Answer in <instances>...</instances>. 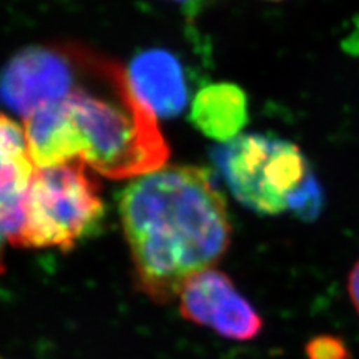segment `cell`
<instances>
[{
  "label": "cell",
  "mask_w": 359,
  "mask_h": 359,
  "mask_svg": "<svg viewBox=\"0 0 359 359\" xmlns=\"http://www.w3.org/2000/svg\"><path fill=\"white\" fill-rule=\"evenodd\" d=\"M118 205L137 285L156 302L177 298L229 249L226 202L202 168L163 166L135 178Z\"/></svg>",
  "instance_id": "cell-1"
},
{
  "label": "cell",
  "mask_w": 359,
  "mask_h": 359,
  "mask_svg": "<svg viewBox=\"0 0 359 359\" xmlns=\"http://www.w3.org/2000/svg\"><path fill=\"white\" fill-rule=\"evenodd\" d=\"M76 84L66 102L81 141V161L111 180H135L163 168L170 149L128 74L84 50H76Z\"/></svg>",
  "instance_id": "cell-2"
},
{
  "label": "cell",
  "mask_w": 359,
  "mask_h": 359,
  "mask_svg": "<svg viewBox=\"0 0 359 359\" xmlns=\"http://www.w3.org/2000/svg\"><path fill=\"white\" fill-rule=\"evenodd\" d=\"M87 163L75 159L35 168L27 190L25 219L13 241L26 249L67 252L102 223L105 205L97 180Z\"/></svg>",
  "instance_id": "cell-3"
},
{
  "label": "cell",
  "mask_w": 359,
  "mask_h": 359,
  "mask_svg": "<svg viewBox=\"0 0 359 359\" xmlns=\"http://www.w3.org/2000/svg\"><path fill=\"white\" fill-rule=\"evenodd\" d=\"M215 162L235 199L259 215L276 216L313 178L309 162L294 142L259 133L222 144Z\"/></svg>",
  "instance_id": "cell-4"
},
{
  "label": "cell",
  "mask_w": 359,
  "mask_h": 359,
  "mask_svg": "<svg viewBox=\"0 0 359 359\" xmlns=\"http://www.w3.org/2000/svg\"><path fill=\"white\" fill-rule=\"evenodd\" d=\"M76 78V48H29L17 54L0 75V96L26 117L65 100L74 92Z\"/></svg>",
  "instance_id": "cell-5"
},
{
  "label": "cell",
  "mask_w": 359,
  "mask_h": 359,
  "mask_svg": "<svg viewBox=\"0 0 359 359\" xmlns=\"http://www.w3.org/2000/svg\"><path fill=\"white\" fill-rule=\"evenodd\" d=\"M182 316L229 340L247 341L262 331L259 313L235 287L231 277L211 266L190 277L180 290Z\"/></svg>",
  "instance_id": "cell-6"
},
{
  "label": "cell",
  "mask_w": 359,
  "mask_h": 359,
  "mask_svg": "<svg viewBox=\"0 0 359 359\" xmlns=\"http://www.w3.org/2000/svg\"><path fill=\"white\" fill-rule=\"evenodd\" d=\"M33 172L35 165L27 151L25 130L9 117L0 116V253L5 243L13 244L21 228Z\"/></svg>",
  "instance_id": "cell-7"
},
{
  "label": "cell",
  "mask_w": 359,
  "mask_h": 359,
  "mask_svg": "<svg viewBox=\"0 0 359 359\" xmlns=\"http://www.w3.org/2000/svg\"><path fill=\"white\" fill-rule=\"evenodd\" d=\"M129 84L140 102L157 117H174L187 102L182 65L165 50L144 51L133 59Z\"/></svg>",
  "instance_id": "cell-8"
},
{
  "label": "cell",
  "mask_w": 359,
  "mask_h": 359,
  "mask_svg": "<svg viewBox=\"0 0 359 359\" xmlns=\"http://www.w3.org/2000/svg\"><path fill=\"white\" fill-rule=\"evenodd\" d=\"M22 130L30 161L35 168H48L81 159V141L66 99L26 116Z\"/></svg>",
  "instance_id": "cell-9"
},
{
  "label": "cell",
  "mask_w": 359,
  "mask_h": 359,
  "mask_svg": "<svg viewBox=\"0 0 359 359\" xmlns=\"http://www.w3.org/2000/svg\"><path fill=\"white\" fill-rule=\"evenodd\" d=\"M247 120V97L243 88L235 84L217 83L205 86L194 99V125L205 137L220 144L240 137Z\"/></svg>",
  "instance_id": "cell-10"
},
{
  "label": "cell",
  "mask_w": 359,
  "mask_h": 359,
  "mask_svg": "<svg viewBox=\"0 0 359 359\" xmlns=\"http://www.w3.org/2000/svg\"><path fill=\"white\" fill-rule=\"evenodd\" d=\"M309 359H352L349 347L337 335H318L306 346Z\"/></svg>",
  "instance_id": "cell-11"
},
{
  "label": "cell",
  "mask_w": 359,
  "mask_h": 359,
  "mask_svg": "<svg viewBox=\"0 0 359 359\" xmlns=\"http://www.w3.org/2000/svg\"><path fill=\"white\" fill-rule=\"evenodd\" d=\"M347 292H349L352 304L359 314V261L352 268V271L349 274V280H347Z\"/></svg>",
  "instance_id": "cell-12"
},
{
  "label": "cell",
  "mask_w": 359,
  "mask_h": 359,
  "mask_svg": "<svg viewBox=\"0 0 359 359\" xmlns=\"http://www.w3.org/2000/svg\"><path fill=\"white\" fill-rule=\"evenodd\" d=\"M175 2H187V0H175Z\"/></svg>",
  "instance_id": "cell-13"
},
{
  "label": "cell",
  "mask_w": 359,
  "mask_h": 359,
  "mask_svg": "<svg viewBox=\"0 0 359 359\" xmlns=\"http://www.w3.org/2000/svg\"><path fill=\"white\" fill-rule=\"evenodd\" d=\"M0 359H2V358H0Z\"/></svg>",
  "instance_id": "cell-14"
}]
</instances>
